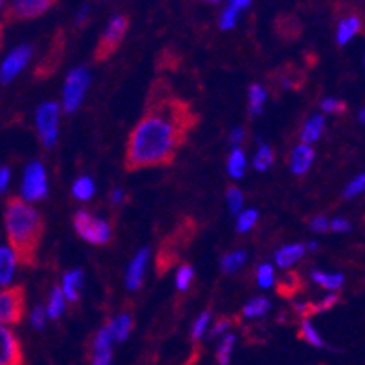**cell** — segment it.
Wrapping results in <instances>:
<instances>
[{
    "instance_id": "5",
    "label": "cell",
    "mask_w": 365,
    "mask_h": 365,
    "mask_svg": "<svg viewBox=\"0 0 365 365\" xmlns=\"http://www.w3.org/2000/svg\"><path fill=\"white\" fill-rule=\"evenodd\" d=\"M128 26H129L128 16L124 15L113 16L111 21H109L108 28H106V31L102 33V38L101 42H98L97 49H95L97 61H106V58H109L113 53L117 51L118 46H120L122 41H124L125 33H128Z\"/></svg>"
},
{
    "instance_id": "14",
    "label": "cell",
    "mask_w": 365,
    "mask_h": 365,
    "mask_svg": "<svg viewBox=\"0 0 365 365\" xmlns=\"http://www.w3.org/2000/svg\"><path fill=\"white\" fill-rule=\"evenodd\" d=\"M314 160V151L307 144H302L294 148L293 155H291V169L294 175H305L307 169L311 168Z\"/></svg>"
},
{
    "instance_id": "19",
    "label": "cell",
    "mask_w": 365,
    "mask_h": 365,
    "mask_svg": "<svg viewBox=\"0 0 365 365\" xmlns=\"http://www.w3.org/2000/svg\"><path fill=\"white\" fill-rule=\"evenodd\" d=\"M81 287H82V271L81 269H75V271H71V273H68L64 277V289H62V294H64L68 300L76 302L78 300Z\"/></svg>"
},
{
    "instance_id": "43",
    "label": "cell",
    "mask_w": 365,
    "mask_h": 365,
    "mask_svg": "<svg viewBox=\"0 0 365 365\" xmlns=\"http://www.w3.org/2000/svg\"><path fill=\"white\" fill-rule=\"evenodd\" d=\"M329 229H333V231H347V229H349V222L336 218V220L331 222Z\"/></svg>"
},
{
    "instance_id": "26",
    "label": "cell",
    "mask_w": 365,
    "mask_h": 365,
    "mask_svg": "<svg viewBox=\"0 0 365 365\" xmlns=\"http://www.w3.org/2000/svg\"><path fill=\"white\" fill-rule=\"evenodd\" d=\"M300 338L305 340L307 344H311L313 347H324V340L320 338V334L317 333L313 325H311L309 320H304L302 322V327H300Z\"/></svg>"
},
{
    "instance_id": "7",
    "label": "cell",
    "mask_w": 365,
    "mask_h": 365,
    "mask_svg": "<svg viewBox=\"0 0 365 365\" xmlns=\"http://www.w3.org/2000/svg\"><path fill=\"white\" fill-rule=\"evenodd\" d=\"M89 86V73L86 68H75L69 71L64 86V109L68 113L75 111L81 106L84 93Z\"/></svg>"
},
{
    "instance_id": "47",
    "label": "cell",
    "mask_w": 365,
    "mask_h": 365,
    "mask_svg": "<svg viewBox=\"0 0 365 365\" xmlns=\"http://www.w3.org/2000/svg\"><path fill=\"white\" fill-rule=\"evenodd\" d=\"M88 13H89L88 8H82L81 13L76 15V24H82V22H86V19H88Z\"/></svg>"
},
{
    "instance_id": "25",
    "label": "cell",
    "mask_w": 365,
    "mask_h": 365,
    "mask_svg": "<svg viewBox=\"0 0 365 365\" xmlns=\"http://www.w3.org/2000/svg\"><path fill=\"white\" fill-rule=\"evenodd\" d=\"M93 193H95V184H93L91 178L82 177L73 184V195L81 200H88L93 197Z\"/></svg>"
},
{
    "instance_id": "6",
    "label": "cell",
    "mask_w": 365,
    "mask_h": 365,
    "mask_svg": "<svg viewBox=\"0 0 365 365\" xmlns=\"http://www.w3.org/2000/svg\"><path fill=\"white\" fill-rule=\"evenodd\" d=\"M58 115H61V109L56 102H46L36 109V129H38L42 144L48 149L55 145L56 133H58Z\"/></svg>"
},
{
    "instance_id": "17",
    "label": "cell",
    "mask_w": 365,
    "mask_h": 365,
    "mask_svg": "<svg viewBox=\"0 0 365 365\" xmlns=\"http://www.w3.org/2000/svg\"><path fill=\"white\" fill-rule=\"evenodd\" d=\"M108 327H109V334H111L113 340L124 341L133 329V318L129 317V314H120V317L115 318V320H113Z\"/></svg>"
},
{
    "instance_id": "40",
    "label": "cell",
    "mask_w": 365,
    "mask_h": 365,
    "mask_svg": "<svg viewBox=\"0 0 365 365\" xmlns=\"http://www.w3.org/2000/svg\"><path fill=\"white\" fill-rule=\"evenodd\" d=\"M322 109L327 113H344L345 104L341 101H336V98H327V101L322 102Z\"/></svg>"
},
{
    "instance_id": "8",
    "label": "cell",
    "mask_w": 365,
    "mask_h": 365,
    "mask_svg": "<svg viewBox=\"0 0 365 365\" xmlns=\"http://www.w3.org/2000/svg\"><path fill=\"white\" fill-rule=\"evenodd\" d=\"M46 195H48V177H46L44 165L41 162H33L26 169L22 197L26 200H41Z\"/></svg>"
},
{
    "instance_id": "31",
    "label": "cell",
    "mask_w": 365,
    "mask_h": 365,
    "mask_svg": "<svg viewBox=\"0 0 365 365\" xmlns=\"http://www.w3.org/2000/svg\"><path fill=\"white\" fill-rule=\"evenodd\" d=\"M298 287H300V278H298L297 274H287V277H284L280 280L278 293L285 294V297H291V294L297 293Z\"/></svg>"
},
{
    "instance_id": "28",
    "label": "cell",
    "mask_w": 365,
    "mask_h": 365,
    "mask_svg": "<svg viewBox=\"0 0 365 365\" xmlns=\"http://www.w3.org/2000/svg\"><path fill=\"white\" fill-rule=\"evenodd\" d=\"M313 280L317 282V284H320L322 287H327V289H338L341 285V282H344V277L341 274H325V273H320V271H317V273H313Z\"/></svg>"
},
{
    "instance_id": "34",
    "label": "cell",
    "mask_w": 365,
    "mask_h": 365,
    "mask_svg": "<svg viewBox=\"0 0 365 365\" xmlns=\"http://www.w3.org/2000/svg\"><path fill=\"white\" fill-rule=\"evenodd\" d=\"M257 280L260 284V287H271L274 280V271L273 267L269 264H264L258 267V274H257Z\"/></svg>"
},
{
    "instance_id": "10",
    "label": "cell",
    "mask_w": 365,
    "mask_h": 365,
    "mask_svg": "<svg viewBox=\"0 0 365 365\" xmlns=\"http://www.w3.org/2000/svg\"><path fill=\"white\" fill-rule=\"evenodd\" d=\"M33 55V48L31 46L24 44V46H19V48L13 49L11 53L8 55L4 62H2V68H0V81L8 84L15 78L22 69L26 68V64L29 62Z\"/></svg>"
},
{
    "instance_id": "46",
    "label": "cell",
    "mask_w": 365,
    "mask_h": 365,
    "mask_svg": "<svg viewBox=\"0 0 365 365\" xmlns=\"http://www.w3.org/2000/svg\"><path fill=\"white\" fill-rule=\"evenodd\" d=\"M242 138H244V131H242V129H235V131L231 133V142H233V144L242 142Z\"/></svg>"
},
{
    "instance_id": "44",
    "label": "cell",
    "mask_w": 365,
    "mask_h": 365,
    "mask_svg": "<svg viewBox=\"0 0 365 365\" xmlns=\"http://www.w3.org/2000/svg\"><path fill=\"white\" fill-rule=\"evenodd\" d=\"M251 2L253 0H229V6L237 9V11H242V9H247L251 6Z\"/></svg>"
},
{
    "instance_id": "49",
    "label": "cell",
    "mask_w": 365,
    "mask_h": 365,
    "mask_svg": "<svg viewBox=\"0 0 365 365\" xmlns=\"http://www.w3.org/2000/svg\"><path fill=\"white\" fill-rule=\"evenodd\" d=\"M0 46H2V26H0Z\"/></svg>"
},
{
    "instance_id": "20",
    "label": "cell",
    "mask_w": 365,
    "mask_h": 365,
    "mask_svg": "<svg viewBox=\"0 0 365 365\" xmlns=\"http://www.w3.org/2000/svg\"><path fill=\"white\" fill-rule=\"evenodd\" d=\"M324 117H322V115H313V117L307 120V124H305L304 131H302V140H304V144H311V142L318 140L322 131H324Z\"/></svg>"
},
{
    "instance_id": "11",
    "label": "cell",
    "mask_w": 365,
    "mask_h": 365,
    "mask_svg": "<svg viewBox=\"0 0 365 365\" xmlns=\"http://www.w3.org/2000/svg\"><path fill=\"white\" fill-rule=\"evenodd\" d=\"M53 4H55V0H13L9 19H16V21L36 19L48 11Z\"/></svg>"
},
{
    "instance_id": "1",
    "label": "cell",
    "mask_w": 365,
    "mask_h": 365,
    "mask_svg": "<svg viewBox=\"0 0 365 365\" xmlns=\"http://www.w3.org/2000/svg\"><path fill=\"white\" fill-rule=\"evenodd\" d=\"M197 124V115L169 89H153L144 117L133 129L125 151V168L137 171L175 160L189 131Z\"/></svg>"
},
{
    "instance_id": "3",
    "label": "cell",
    "mask_w": 365,
    "mask_h": 365,
    "mask_svg": "<svg viewBox=\"0 0 365 365\" xmlns=\"http://www.w3.org/2000/svg\"><path fill=\"white\" fill-rule=\"evenodd\" d=\"M26 313L24 287L15 285L0 291V325H15Z\"/></svg>"
},
{
    "instance_id": "41",
    "label": "cell",
    "mask_w": 365,
    "mask_h": 365,
    "mask_svg": "<svg viewBox=\"0 0 365 365\" xmlns=\"http://www.w3.org/2000/svg\"><path fill=\"white\" fill-rule=\"evenodd\" d=\"M311 229L317 233H327L329 231V222L325 220L324 217H317L311 220Z\"/></svg>"
},
{
    "instance_id": "35",
    "label": "cell",
    "mask_w": 365,
    "mask_h": 365,
    "mask_svg": "<svg viewBox=\"0 0 365 365\" xmlns=\"http://www.w3.org/2000/svg\"><path fill=\"white\" fill-rule=\"evenodd\" d=\"M227 204L229 209L233 211V213H240L242 204H244V195H242L240 189L237 187H231L227 191Z\"/></svg>"
},
{
    "instance_id": "29",
    "label": "cell",
    "mask_w": 365,
    "mask_h": 365,
    "mask_svg": "<svg viewBox=\"0 0 365 365\" xmlns=\"http://www.w3.org/2000/svg\"><path fill=\"white\" fill-rule=\"evenodd\" d=\"M273 149L269 148V145H260L257 157H255V168H257L258 171H265V169H269V165L273 164Z\"/></svg>"
},
{
    "instance_id": "18",
    "label": "cell",
    "mask_w": 365,
    "mask_h": 365,
    "mask_svg": "<svg viewBox=\"0 0 365 365\" xmlns=\"http://www.w3.org/2000/svg\"><path fill=\"white\" fill-rule=\"evenodd\" d=\"M305 253V247L302 244H293V245H285L284 249H280L277 253V264L280 267H291L294 262L300 260Z\"/></svg>"
},
{
    "instance_id": "22",
    "label": "cell",
    "mask_w": 365,
    "mask_h": 365,
    "mask_svg": "<svg viewBox=\"0 0 365 365\" xmlns=\"http://www.w3.org/2000/svg\"><path fill=\"white\" fill-rule=\"evenodd\" d=\"M227 171L233 178H240L245 171V155L242 149H235L231 155H229L227 160Z\"/></svg>"
},
{
    "instance_id": "9",
    "label": "cell",
    "mask_w": 365,
    "mask_h": 365,
    "mask_svg": "<svg viewBox=\"0 0 365 365\" xmlns=\"http://www.w3.org/2000/svg\"><path fill=\"white\" fill-rule=\"evenodd\" d=\"M0 365H24L21 341L8 325H0Z\"/></svg>"
},
{
    "instance_id": "42",
    "label": "cell",
    "mask_w": 365,
    "mask_h": 365,
    "mask_svg": "<svg viewBox=\"0 0 365 365\" xmlns=\"http://www.w3.org/2000/svg\"><path fill=\"white\" fill-rule=\"evenodd\" d=\"M9 184V169L2 168L0 169V191H6Z\"/></svg>"
},
{
    "instance_id": "36",
    "label": "cell",
    "mask_w": 365,
    "mask_h": 365,
    "mask_svg": "<svg viewBox=\"0 0 365 365\" xmlns=\"http://www.w3.org/2000/svg\"><path fill=\"white\" fill-rule=\"evenodd\" d=\"M193 269L189 267V265H182L180 269H178L177 273V287L180 291H185L189 287V284H191V280H193Z\"/></svg>"
},
{
    "instance_id": "24",
    "label": "cell",
    "mask_w": 365,
    "mask_h": 365,
    "mask_svg": "<svg viewBox=\"0 0 365 365\" xmlns=\"http://www.w3.org/2000/svg\"><path fill=\"white\" fill-rule=\"evenodd\" d=\"M235 341H237L235 334H227V336L222 340V344L218 345V349H217L218 365H229V361H231V353H233V347H235Z\"/></svg>"
},
{
    "instance_id": "12",
    "label": "cell",
    "mask_w": 365,
    "mask_h": 365,
    "mask_svg": "<svg viewBox=\"0 0 365 365\" xmlns=\"http://www.w3.org/2000/svg\"><path fill=\"white\" fill-rule=\"evenodd\" d=\"M111 344L113 338L109 334V327L106 325L104 329L98 331L93 341V365H111Z\"/></svg>"
},
{
    "instance_id": "32",
    "label": "cell",
    "mask_w": 365,
    "mask_h": 365,
    "mask_svg": "<svg viewBox=\"0 0 365 365\" xmlns=\"http://www.w3.org/2000/svg\"><path fill=\"white\" fill-rule=\"evenodd\" d=\"M257 218H258L257 211H255V209H247V211L240 213V217H238L237 229L240 231V233H245V231H249V229L253 227Z\"/></svg>"
},
{
    "instance_id": "15",
    "label": "cell",
    "mask_w": 365,
    "mask_h": 365,
    "mask_svg": "<svg viewBox=\"0 0 365 365\" xmlns=\"http://www.w3.org/2000/svg\"><path fill=\"white\" fill-rule=\"evenodd\" d=\"M360 28H361L360 16H356V15L344 16V19L338 22V29H336L338 44L340 46L347 44V42H349L354 35H358V33H360Z\"/></svg>"
},
{
    "instance_id": "23",
    "label": "cell",
    "mask_w": 365,
    "mask_h": 365,
    "mask_svg": "<svg viewBox=\"0 0 365 365\" xmlns=\"http://www.w3.org/2000/svg\"><path fill=\"white\" fill-rule=\"evenodd\" d=\"M64 307H66V302H64V294H62L61 289H53L51 291V297H49V304H48V318L51 320H56V318L61 317L64 313Z\"/></svg>"
},
{
    "instance_id": "39",
    "label": "cell",
    "mask_w": 365,
    "mask_h": 365,
    "mask_svg": "<svg viewBox=\"0 0 365 365\" xmlns=\"http://www.w3.org/2000/svg\"><path fill=\"white\" fill-rule=\"evenodd\" d=\"M46 320H48V313H46L44 307H36L31 314V324L36 329H44Z\"/></svg>"
},
{
    "instance_id": "13",
    "label": "cell",
    "mask_w": 365,
    "mask_h": 365,
    "mask_svg": "<svg viewBox=\"0 0 365 365\" xmlns=\"http://www.w3.org/2000/svg\"><path fill=\"white\" fill-rule=\"evenodd\" d=\"M149 260V249H140L135 257V260L131 262L129 265V271L125 274V284L131 291L138 289L142 285V280H144V273H145V265H148Z\"/></svg>"
},
{
    "instance_id": "48",
    "label": "cell",
    "mask_w": 365,
    "mask_h": 365,
    "mask_svg": "<svg viewBox=\"0 0 365 365\" xmlns=\"http://www.w3.org/2000/svg\"><path fill=\"white\" fill-rule=\"evenodd\" d=\"M113 202H115V204H120L122 200H124V191H120V189H117V191H115V193H113Z\"/></svg>"
},
{
    "instance_id": "45",
    "label": "cell",
    "mask_w": 365,
    "mask_h": 365,
    "mask_svg": "<svg viewBox=\"0 0 365 365\" xmlns=\"http://www.w3.org/2000/svg\"><path fill=\"white\" fill-rule=\"evenodd\" d=\"M227 327H229V322L227 320H220L217 325H215V331H213V333H211V336H218V334L224 333V331L227 329Z\"/></svg>"
},
{
    "instance_id": "27",
    "label": "cell",
    "mask_w": 365,
    "mask_h": 365,
    "mask_svg": "<svg viewBox=\"0 0 365 365\" xmlns=\"http://www.w3.org/2000/svg\"><path fill=\"white\" fill-rule=\"evenodd\" d=\"M269 307H271L269 300H265V298H257V300L249 302V304L245 305V307H244V317H247V318L262 317V314L267 313Z\"/></svg>"
},
{
    "instance_id": "37",
    "label": "cell",
    "mask_w": 365,
    "mask_h": 365,
    "mask_svg": "<svg viewBox=\"0 0 365 365\" xmlns=\"http://www.w3.org/2000/svg\"><path fill=\"white\" fill-rule=\"evenodd\" d=\"M209 318H211V313H209V311H205V313H202L200 318H198V320L195 322V325H193V340H200V338L204 336L205 329H207V325H209Z\"/></svg>"
},
{
    "instance_id": "51",
    "label": "cell",
    "mask_w": 365,
    "mask_h": 365,
    "mask_svg": "<svg viewBox=\"0 0 365 365\" xmlns=\"http://www.w3.org/2000/svg\"><path fill=\"white\" fill-rule=\"evenodd\" d=\"M0 6H2V0H0Z\"/></svg>"
},
{
    "instance_id": "50",
    "label": "cell",
    "mask_w": 365,
    "mask_h": 365,
    "mask_svg": "<svg viewBox=\"0 0 365 365\" xmlns=\"http://www.w3.org/2000/svg\"><path fill=\"white\" fill-rule=\"evenodd\" d=\"M205 2H213V4H217V2H220V0H205Z\"/></svg>"
},
{
    "instance_id": "33",
    "label": "cell",
    "mask_w": 365,
    "mask_h": 365,
    "mask_svg": "<svg viewBox=\"0 0 365 365\" xmlns=\"http://www.w3.org/2000/svg\"><path fill=\"white\" fill-rule=\"evenodd\" d=\"M238 13L240 11H237L235 8L227 6V8H225L220 15V28L222 29H233L235 26H237Z\"/></svg>"
},
{
    "instance_id": "16",
    "label": "cell",
    "mask_w": 365,
    "mask_h": 365,
    "mask_svg": "<svg viewBox=\"0 0 365 365\" xmlns=\"http://www.w3.org/2000/svg\"><path fill=\"white\" fill-rule=\"evenodd\" d=\"M16 258L9 247H0V285H8L15 274Z\"/></svg>"
},
{
    "instance_id": "30",
    "label": "cell",
    "mask_w": 365,
    "mask_h": 365,
    "mask_svg": "<svg viewBox=\"0 0 365 365\" xmlns=\"http://www.w3.org/2000/svg\"><path fill=\"white\" fill-rule=\"evenodd\" d=\"M245 260V253L244 251H235V253L225 255L224 260H222V269H224L225 273H233L244 264Z\"/></svg>"
},
{
    "instance_id": "2",
    "label": "cell",
    "mask_w": 365,
    "mask_h": 365,
    "mask_svg": "<svg viewBox=\"0 0 365 365\" xmlns=\"http://www.w3.org/2000/svg\"><path fill=\"white\" fill-rule=\"evenodd\" d=\"M9 249L24 265L36 264V253L44 237V220L36 209L21 198H11L4 213Z\"/></svg>"
},
{
    "instance_id": "4",
    "label": "cell",
    "mask_w": 365,
    "mask_h": 365,
    "mask_svg": "<svg viewBox=\"0 0 365 365\" xmlns=\"http://www.w3.org/2000/svg\"><path fill=\"white\" fill-rule=\"evenodd\" d=\"M73 225H75L78 237H82L89 244L102 245L111 238V227L108 222L91 217L88 211H78L73 218Z\"/></svg>"
},
{
    "instance_id": "21",
    "label": "cell",
    "mask_w": 365,
    "mask_h": 365,
    "mask_svg": "<svg viewBox=\"0 0 365 365\" xmlns=\"http://www.w3.org/2000/svg\"><path fill=\"white\" fill-rule=\"evenodd\" d=\"M265 98H267V93L262 86L255 84L249 88V111H251V115H258L262 111Z\"/></svg>"
},
{
    "instance_id": "38",
    "label": "cell",
    "mask_w": 365,
    "mask_h": 365,
    "mask_svg": "<svg viewBox=\"0 0 365 365\" xmlns=\"http://www.w3.org/2000/svg\"><path fill=\"white\" fill-rule=\"evenodd\" d=\"M364 184H365V177L364 175H358V177L354 178L349 185H347V189H345V197L351 198V197H356V195H360L361 191H364Z\"/></svg>"
}]
</instances>
